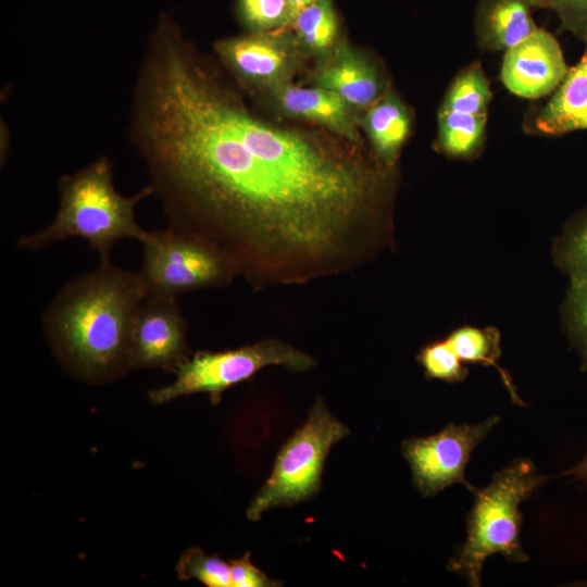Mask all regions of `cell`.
<instances>
[{"instance_id":"6da1fadb","label":"cell","mask_w":587,"mask_h":587,"mask_svg":"<svg viewBox=\"0 0 587 587\" xmlns=\"http://www.w3.org/2000/svg\"><path fill=\"white\" fill-rule=\"evenodd\" d=\"M129 137L167 226L218 247L254 289L353 271L380 241L390 170L253 116L170 18L143 53Z\"/></svg>"},{"instance_id":"7a4b0ae2","label":"cell","mask_w":587,"mask_h":587,"mask_svg":"<svg viewBox=\"0 0 587 587\" xmlns=\"http://www.w3.org/2000/svg\"><path fill=\"white\" fill-rule=\"evenodd\" d=\"M145 297L139 273L100 263L55 294L42 327L70 372L90 382L107 380L130 369V334Z\"/></svg>"},{"instance_id":"3957f363","label":"cell","mask_w":587,"mask_h":587,"mask_svg":"<svg viewBox=\"0 0 587 587\" xmlns=\"http://www.w3.org/2000/svg\"><path fill=\"white\" fill-rule=\"evenodd\" d=\"M59 208L43 229L22 235L21 249L42 250L71 237L83 238L98 252L100 263L110 262L114 246L124 239L140 242L148 235L136 221L137 204L153 196L147 185L133 196L121 195L113 183V165L101 157L83 168L62 176L58 183Z\"/></svg>"},{"instance_id":"277c9868","label":"cell","mask_w":587,"mask_h":587,"mask_svg":"<svg viewBox=\"0 0 587 587\" xmlns=\"http://www.w3.org/2000/svg\"><path fill=\"white\" fill-rule=\"evenodd\" d=\"M552 476L541 474L529 459H517L496 472L483 488L475 487L466 519V537L447 567L469 586L479 587L486 560L501 554L524 563L529 555L521 544L520 505Z\"/></svg>"},{"instance_id":"5b68a950","label":"cell","mask_w":587,"mask_h":587,"mask_svg":"<svg viewBox=\"0 0 587 587\" xmlns=\"http://www.w3.org/2000/svg\"><path fill=\"white\" fill-rule=\"evenodd\" d=\"M349 433L323 399H317L307 421L278 451L268 478L248 507L247 517L259 521L271 509L295 505L315 496L330 449Z\"/></svg>"},{"instance_id":"8992f818","label":"cell","mask_w":587,"mask_h":587,"mask_svg":"<svg viewBox=\"0 0 587 587\" xmlns=\"http://www.w3.org/2000/svg\"><path fill=\"white\" fill-rule=\"evenodd\" d=\"M315 364L311 355L278 339H263L223 351H198L177 367L172 384L150 390L148 396L152 403L161 404L184 396L208 394L216 404L224 391L264 367L304 372Z\"/></svg>"},{"instance_id":"52a82bcc","label":"cell","mask_w":587,"mask_h":587,"mask_svg":"<svg viewBox=\"0 0 587 587\" xmlns=\"http://www.w3.org/2000/svg\"><path fill=\"white\" fill-rule=\"evenodd\" d=\"M141 243L138 273L146 297L177 298L198 289L226 286L237 276L230 259L197 235L167 226L148 232Z\"/></svg>"},{"instance_id":"ba28073f","label":"cell","mask_w":587,"mask_h":587,"mask_svg":"<svg viewBox=\"0 0 587 587\" xmlns=\"http://www.w3.org/2000/svg\"><path fill=\"white\" fill-rule=\"evenodd\" d=\"M500 422L492 415L476 424H448L436 434L411 437L401 445V452L412 472L415 488L425 498L434 497L454 484L473 486L465 469L473 451Z\"/></svg>"},{"instance_id":"9c48e42d","label":"cell","mask_w":587,"mask_h":587,"mask_svg":"<svg viewBox=\"0 0 587 587\" xmlns=\"http://www.w3.org/2000/svg\"><path fill=\"white\" fill-rule=\"evenodd\" d=\"M187 327L176 298L146 297L132 328L130 369L175 373L189 357Z\"/></svg>"},{"instance_id":"30bf717a","label":"cell","mask_w":587,"mask_h":587,"mask_svg":"<svg viewBox=\"0 0 587 587\" xmlns=\"http://www.w3.org/2000/svg\"><path fill=\"white\" fill-rule=\"evenodd\" d=\"M562 49L549 32L537 28L505 50L500 78L513 95L524 99L550 96L567 73Z\"/></svg>"},{"instance_id":"8fae6325","label":"cell","mask_w":587,"mask_h":587,"mask_svg":"<svg viewBox=\"0 0 587 587\" xmlns=\"http://www.w3.org/2000/svg\"><path fill=\"white\" fill-rule=\"evenodd\" d=\"M214 49L221 61L250 85L273 89L287 84L295 67L292 45L267 32L222 39Z\"/></svg>"},{"instance_id":"7c38bea8","label":"cell","mask_w":587,"mask_h":587,"mask_svg":"<svg viewBox=\"0 0 587 587\" xmlns=\"http://www.w3.org/2000/svg\"><path fill=\"white\" fill-rule=\"evenodd\" d=\"M524 128L540 136L587 130V43L579 61L569 67L549 100L526 116Z\"/></svg>"},{"instance_id":"4fadbf2b","label":"cell","mask_w":587,"mask_h":587,"mask_svg":"<svg viewBox=\"0 0 587 587\" xmlns=\"http://www.w3.org/2000/svg\"><path fill=\"white\" fill-rule=\"evenodd\" d=\"M315 83L352 108H369L389 90L377 66L345 45L319 70Z\"/></svg>"},{"instance_id":"5bb4252c","label":"cell","mask_w":587,"mask_h":587,"mask_svg":"<svg viewBox=\"0 0 587 587\" xmlns=\"http://www.w3.org/2000/svg\"><path fill=\"white\" fill-rule=\"evenodd\" d=\"M544 0H479L474 16L477 46L484 51L507 50L538 27L533 18Z\"/></svg>"},{"instance_id":"9a60e30c","label":"cell","mask_w":587,"mask_h":587,"mask_svg":"<svg viewBox=\"0 0 587 587\" xmlns=\"http://www.w3.org/2000/svg\"><path fill=\"white\" fill-rule=\"evenodd\" d=\"M271 90L285 113L325 126L350 141L359 140L353 108L338 95L319 86L308 88L289 83Z\"/></svg>"},{"instance_id":"2e32d148","label":"cell","mask_w":587,"mask_h":587,"mask_svg":"<svg viewBox=\"0 0 587 587\" xmlns=\"http://www.w3.org/2000/svg\"><path fill=\"white\" fill-rule=\"evenodd\" d=\"M363 126L375 159L385 167L392 168L408 139L412 116L408 107L391 90L367 108Z\"/></svg>"},{"instance_id":"e0dca14e","label":"cell","mask_w":587,"mask_h":587,"mask_svg":"<svg viewBox=\"0 0 587 587\" xmlns=\"http://www.w3.org/2000/svg\"><path fill=\"white\" fill-rule=\"evenodd\" d=\"M487 115L438 111L437 149L449 158L470 159L484 147Z\"/></svg>"},{"instance_id":"ac0fdd59","label":"cell","mask_w":587,"mask_h":587,"mask_svg":"<svg viewBox=\"0 0 587 587\" xmlns=\"http://www.w3.org/2000/svg\"><path fill=\"white\" fill-rule=\"evenodd\" d=\"M463 362L480 363L495 367L514 404L524 405L508 372L498 364L500 335L496 328L464 326L452 332L446 339Z\"/></svg>"},{"instance_id":"d6986e66","label":"cell","mask_w":587,"mask_h":587,"mask_svg":"<svg viewBox=\"0 0 587 587\" xmlns=\"http://www.w3.org/2000/svg\"><path fill=\"white\" fill-rule=\"evenodd\" d=\"M491 101L488 78L480 62L462 68L446 90L438 111L487 115Z\"/></svg>"},{"instance_id":"ffe728a7","label":"cell","mask_w":587,"mask_h":587,"mask_svg":"<svg viewBox=\"0 0 587 587\" xmlns=\"http://www.w3.org/2000/svg\"><path fill=\"white\" fill-rule=\"evenodd\" d=\"M291 25L298 40L313 52L334 47L338 35V21L330 0H317L300 10Z\"/></svg>"},{"instance_id":"44dd1931","label":"cell","mask_w":587,"mask_h":587,"mask_svg":"<svg viewBox=\"0 0 587 587\" xmlns=\"http://www.w3.org/2000/svg\"><path fill=\"white\" fill-rule=\"evenodd\" d=\"M176 572L179 579L196 578L209 587H232L229 562L191 547L180 555Z\"/></svg>"},{"instance_id":"7402d4cb","label":"cell","mask_w":587,"mask_h":587,"mask_svg":"<svg viewBox=\"0 0 587 587\" xmlns=\"http://www.w3.org/2000/svg\"><path fill=\"white\" fill-rule=\"evenodd\" d=\"M560 266L574 279H587V211L566 229L558 245Z\"/></svg>"},{"instance_id":"603a6c76","label":"cell","mask_w":587,"mask_h":587,"mask_svg":"<svg viewBox=\"0 0 587 587\" xmlns=\"http://www.w3.org/2000/svg\"><path fill=\"white\" fill-rule=\"evenodd\" d=\"M427 378L458 383L466 378L469 371L447 340L432 342L417 354Z\"/></svg>"},{"instance_id":"cb8c5ba5","label":"cell","mask_w":587,"mask_h":587,"mask_svg":"<svg viewBox=\"0 0 587 587\" xmlns=\"http://www.w3.org/2000/svg\"><path fill=\"white\" fill-rule=\"evenodd\" d=\"M565 323L570 338L587 370V279L572 280L565 302Z\"/></svg>"},{"instance_id":"d4e9b609","label":"cell","mask_w":587,"mask_h":587,"mask_svg":"<svg viewBox=\"0 0 587 587\" xmlns=\"http://www.w3.org/2000/svg\"><path fill=\"white\" fill-rule=\"evenodd\" d=\"M239 11L253 33L268 32L292 22L289 0H239Z\"/></svg>"},{"instance_id":"484cf974","label":"cell","mask_w":587,"mask_h":587,"mask_svg":"<svg viewBox=\"0 0 587 587\" xmlns=\"http://www.w3.org/2000/svg\"><path fill=\"white\" fill-rule=\"evenodd\" d=\"M545 9L552 10L560 23V30L571 33L587 43V0H544Z\"/></svg>"},{"instance_id":"4316f807","label":"cell","mask_w":587,"mask_h":587,"mask_svg":"<svg viewBox=\"0 0 587 587\" xmlns=\"http://www.w3.org/2000/svg\"><path fill=\"white\" fill-rule=\"evenodd\" d=\"M232 587H277L282 582L271 579L258 569L246 552L241 558L229 561Z\"/></svg>"},{"instance_id":"83f0119b","label":"cell","mask_w":587,"mask_h":587,"mask_svg":"<svg viewBox=\"0 0 587 587\" xmlns=\"http://www.w3.org/2000/svg\"><path fill=\"white\" fill-rule=\"evenodd\" d=\"M557 476L571 477L573 480H580L587 484V452L577 464L566 471L561 472Z\"/></svg>"},{"instance_id":"f1b7e54d","label":"cell","mask_w":587,"mask_h":587,"mask_svg":"<svg viewBox=\"0 0 587 587\" xmlns=\"http://www.w3.org/2000/svg\"><path fill=\"white\" fill-rule=\"evenodd\" d=\"M316 1L317 0H289L292 20L300 10Z\"/></svg>"}]
</instances>
